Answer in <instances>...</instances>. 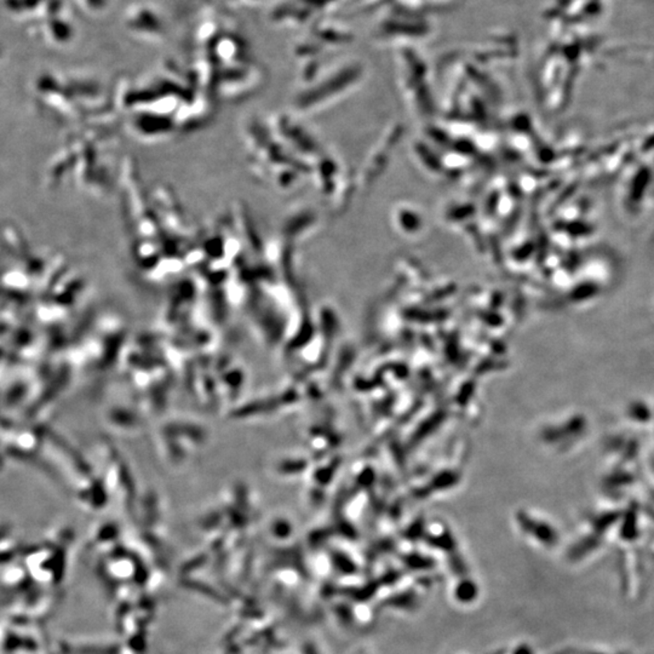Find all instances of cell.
Segmentation results:
<instances>
[{"instance_id": "1", "label": "cell", "mask_w": 654, "mask_h": 654, "mask_svg": "<svg viewBox=\"0 0 654 654\" xmlns=\"http://www.w3.org/2000/svg\"><path fill=\"white\" fill-rule=\"evenodd\" d=\"M475 588L473 584H464L461 585V588L458 589V596L461 597L462 600H470L474 597Z\"/></svg>"}, {"instance_id": "2", "label": "cell", "mask_w": 654, "mask_h": 654, "mask_svg": "<svg viewBox=\"0 0 654 654\" xmlns=\"http://www.w3.org/2000/svg\"><path fill=\"white\" fill-rule=\"evenodd\" d=\"M518 654H530V652H528V650H526V648H523L520 652H518Z\"/></svg>"}]
</instances>
